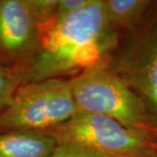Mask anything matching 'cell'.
<instances>
[{
  "label": "cell",
  "mask_w": 157,
  "mask_h": 157,
  "mask_svg": "<svg viewBox=\"0 0 157 157\" xmlns=\"http://www.w3.org/2000/svg\"><path fill=\"white\" fill-rule=\"evenodd\" d=\"M56 140L43 131L0 132V157H50Z\"/></svg>",
  "instance_id": "7"
},
{
  "label": "cell",
  "mask_w": 157,
  "mask_h": 157,
  "mask_svg": "<svg viewBox=\"0 0 157 157\" xmlns=\"http://www.w3.org/2000/svg\"><path fill=\"white\" fill-rule=\"evenodd\" d=\"M78 112L105 115L157 140V118L110 67L107 58L70 78Z\"/></svg>",
  "instance_id": "2"
},
{
  "label": "cell",
  "mask_w": 157,
  "mask_h": 157,
  "mask_svg": "<svg viewBox=\"0 0 157 157\" xmlns=\"http://www.w3.org/2000/svg\"><path fill=\"white\" fill-rule=\"evenodd\" d=\"M39 52L27 73V82L74 76L107 59L121 34L108 25L104 0H90L78 11L39 26Z\"/></svg>",
  "instance_id": "1"
},
{
  "label": "cell",
  "mask_w": 157,
  "mask_h": 157,
  "mask_svg": "<svg viewBox=\"0 0 157 157\" xmlns=\"http://www.w3.org/2000/svg\"><path fill=\"white\" fill-rule=\"evenodd\" d=\"M78 112L70 78H50L21 85L0 113V132L48 131Z\"/></svg>",
  "instance_id": "3"
},
{
  "label": "cell",
  "mask_w": 157,
  "mask_h": 157,
  "mask_svg": "<svg viewBox=\"0 0 157 157\" xmlns=\"http://www.w3.org/2000/svg\"><path fill=\"white\" fill-rule=\"evenodd\" d=\"M107 61L157 118V1L141 25L121 35Z\"/></svg>",
  "instance_id": "5"
},
{
  "label": "cell",
  "mask_w": 157,
  "mask_h": 157,
  "mask_svg": "<svg viewBox=\"0 0 157 157\" xmlns=\"http://www.w3.org/2000/svg\"><path fill=\"white\" fill-rule=\"evenodd\" d=\"M90 0H59L57 6L56 18L67 16L78 11L89 3Z\"/></svg>",
  "instance_id": "12"
},
{
  "label": "cell",
  "mask_w": 157,
  "mask_h": 157,
  "mask_svg": "<svg viewBox=\"0 0 157 157\" xmlns=\"http://www.w3.org/2000/svg\"><path fill=\"white\" fill-rule=\"evenodd\" d=\"M45 133L58 144L77 146L107 156L157 155V140L98 113L78 111L67 121Z\"/></svg>",
  "instance_id": "4"
},
{
  "label": "cell",
  "mask_w": 157,
  "mask_h": 157,
  "mask_svg": "<svg viewBox=\"0 0 157 157\" xmlns=\"http://www.w3.org/2000/svg\"><path fill=\"white\" fill-rule=\"evenodd\" d=\"M155 2L151 0H104L107 24L119 34L133 31L143 24Z\"/></svg>",
  "instance_id": "8"
},
{
  "label": "cell",
  "mask_w": 157,
  "mask_h": 157,
  "mask_svg": "<svg viewBox=\"0 0 157 157\" xmlns=\"http://www.w3.org/2000/svg\"><path fill=\"white\" fill-rule=\"evenodd\" d=\"M26 80L25 70L0 66V113L8 107L17 88L26 83Z\"/></svg>",
  "instance_id": "9"
},
{
  "label": "cell",
  "mask_w": 157,
  "mask_h": 157,
  "mask_svg": "<svg viewBox=\"0 0 157 157\" xmlns=\"http://www.w3.org/2000/svg\"><path fill=\"white\" fill-rule=\"evenodd\" d=\"M39 47L38 25L27 0H0V66L23 69L27 78Z\"/></svg>",
  "instance_id": "6"
},
{
  "label": "cell",
  "mask_w": 157,
  "mask_h": 157,
  "mask_svg": "<svg viewBox=\"0 0 157 157\" xmlns=\"http://www.w3.org/2000/svg\"><path fill=\"white\" fill-rule=\"evenodd\" d=\"M59 0H27L38 27L52 23L56 18Z\"/></svg>",
  "instance_id": "10"
},
{
  "label": "cell",
  "mask_w": 157,
  "mask_h": 157,
  "mask_svg": "<svg viewBox=\"0 0 157 157\" xmlns=\"http://www.w3.org/2000/svg\"><path fill=\"white\" fill-rule=\"evenodd\" d=\"M151 157H157V155H154V156H151Z\"/></svg>",
  "instance_id": "13"
},
{
  "label": "cell",
  "mask_w": 157,
  "mask_h": 157,
  "mask_svg": "<svg viewBox=\"0 0 157 157\" xmlns=\"http://www.w3.org/2000/svg\"><path fill=\"white\" fill-rule=\"evenodd\" d=\"M50 157H112L73 145L58 144Z\"/></svg>",
  "instance_id": "11"
}]
</instances>
